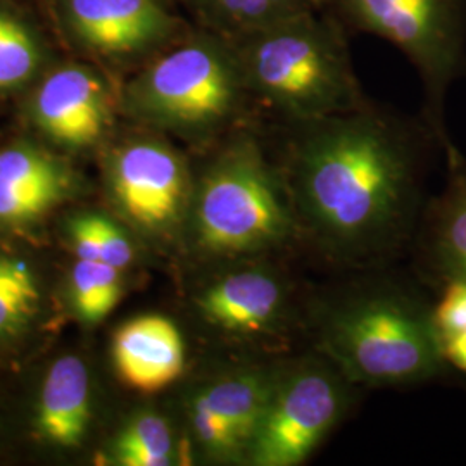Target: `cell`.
<instances>
[{
  "label": "cell",
  "instance_id": "obj_11",
  "mask_svg": "<svg viewBox=\"0 0 466 466\" xmlns=\"http://www.w3.org/2000/svg\"><path fill=\"white\" fill-rule=\"evenodd\" d=\"M59 15L78 47L116 61L152 59L187 35L167 0H59Z\"/></svg>",
  "mask_w": 466,
  "mask_h": 466
},
{
  "label": "cell",
  "instance_id": "obj_17",
  "mask_svg": "<svg viewBox=\"0 0 466 466\" xmlns=\"http://www.w3.org/2000/svg\"><path fill=\"white\" fill-rule=\"evenodd\" d=\"M199 16L204 30L238 38L283 17L313 9L315 0H184Z\"/></svg>",
  "mask_w": 466,
  "mask_h": 466
},
{
  "label": "cell",
  "instance_id": "obj_3",
  "mask_svg": "<svg viewBox=\"0 0 466 466\" xmlns=\"http://www.w3.org/2000/svg\"><path fill=\"white\" fill-rule=\"evenodd\" d=\"M185 228L194 250L218 265L277 258L300 242L282 167L254 121L223 137L194 182Z\"/></svg>",
  "mask_w": 466,
  "mask_h": 466
},
{
  "label": "cell",
  "instance_id": "obj_22",
  "mask_svg": "<svg viewBox=\"0 0 466 466\" xmlns=\"http://www.w3.org/2000/svg\"><path fill=\"white\" fill-rule=\"evenodd\" d=\"M96 225L99 233L100 261L117 269L130 267L135 258L130 237L107 218L96 217Z\"/></svg>",
  "mask_w": 466,
  "mask_h": 466
},
{
  "label": "cell",
  "instance_id": "obj_5",
  "mask_svg": "<svg viewBox=\"0 0 466 466\" xmlns=\"http://www.w3.org/2000/svg\"><path fill=\"white\" fill-rule=\"evenodd\" d=\"M130 116L194 142L227 137L254 121L232 40L202 30L156 54L125 90Z\"/></svg>",
  "mask_w": 466,
  "mask_h": 466
},
{
  "label": "cell",
  "instance_id": "obj_18",
  "mask_svg": "<svg viewBox=\"0 0 466 466\" xmlns=\"http://www.w3.org/2000/svg\"><path fill=\"white\" fill-rule=\"evenodd\" d=\"M115 458L123 466L175 465L180 456L169 420L156 410L138 411L117 435Z\"/></svg>",
  "mask_w": 466,
  "mask_h": 466
},
{
  "label": "cell",
  "instance_id": "obj_8",
  "mask_svg": "<svg viewBox=\"0 0 466 466\" xmlns=\"http://www.w3.org/2000/svg\"><path fill=\"white\" fill-rule=\"evenodd\" d=\"M223 269L196 296L200 319L248 348L269 356L302 330V308L296 285L275 258L221 263Z\"/></svg>",
  "mask_w": 466,
  "mask_h": 466
},
{
  "label": "cell",
  "instance_id": "obj_26",
  "mask_svg": "<svg viewBox=\"0 0 466 466\" xmlns=\"http://www.w3.org/2000/svg\"><path fill=\"white\" fill-rule=\"evenodd\" d=\"M167 2H169V4H173V2H177V0H167ZM184 2V0H182Z\"/></svg>",
  "mask_w": 466,
  "mask_h": 466
},
{
  "label": "cell",
  "instance_id": "obj_13",
  "mask_svg": "<svg viewBox=\"0 0 466 466\" xmlns=\"http://www.w3.org/2000/svg\"><path fill=\"white\" fill-rule=\"evenodd\" d=\"M446 161L448 182L427 200L413 240L418 271L437 290L466 282V157L456 149Z\"/></svg>",
  "mask_w": 466,
  "mask_h": 466
},
{
  "label": "cell",
  "instance_id": "obj_14",
  "mask_svg": "<svg viewBox=\"0 0 466 466\" xmlns=\"http://www.w3.org/2000/svg\"><path fill=\"white\" fill-rule=\"evenodd\" d=\"M113 360L123 382L138 392L154 394L182 377L184 337L169 318H134L115 335Z\"/></svg>",
  "mask_w": 466,
  "mask_h": 466
},
{
  "label": "cell",
  "instance_id": "obj_9",
  "mask_svg": "<svg viewBox=\"0 0 466 466\" xmlns=\"http://www.w3.org/2000/svg\"><path fill=\"white\" fill-rule=\"evenodd\" d=\"M280 356H250L198 385L185 400L188 432L218 465L248 466Z\"/></svg>",
  "mask_w": 466,
  "mask_h": 466
},
{
  "label": "cell",
  "instance_id": "obj_2",
  "mask_svg": "<svg viewBox=\"0 0 466 466\" xmlns=\"http://www.w3.org/2000/svg\"><path fill=\"white\" fill-rule=\"evenodd\" d=\"M302 332L358 389H404L450 373L433 304L394 277L360 273L321 289L302 308Z\"/></svg>",
  "mask_w": 466,
  "mask_h": 466
},
{
  "label": "cell",
  "instance_id": "obj_19",
  "mask_svg": "<svg viewBox=\"0 0 466 466\" xmlns=\"http://www.w3.org/2000/svg\"><path fill=\"white\" fill-rule=\"evenodd\" d=\"M46 61L42 38L23 19L0 7V92L34 80Z\"/></svg>",
  "mask_w": 466,
  "mask_h": 466
},
{
  "label": "cell",
  "instance_id": "obj_25",
  "mask_svg": "<svg viewBox=\"0 0 466 466\" xmlns=\"http://www.w3.org/2000/svg\"><path fill=\"white\" fill-rule=\"evenodd\" d=\"M35 285L34 277L25 263L0 258V292L7 289Z\"/></svg>",
  "mask_w": 466,
  "mask_h": 466
},
{
  "label": "cell",
  "instance_id": "obj_10",
  "mask_svg": "<svg viewBox=\"0 0 466 466\" xmlns=\"http://www.w3.org/2000/svg\"><path fill=\"white\" fill-rule=\"evenodd\" d=\"M119 209L138 230L167 238L184 228L194 182L184 156L156 135L134 137L109 161Z\"/></svg>",
  "mask_w": 466,
  "mask_h": 466
},
{
  "label": "cell",
  "instance_id": "obj_7",
  "mask_svg": "<svg viewBox=\"0 0 466 466\" xmlns=\"http://www.w3.org/2000/svg\"><path fill=\"white\" fill-rule=\"evenodd\" d=\"M356 390L315 350L280 356L248 466L304 465L346 420Z\"/></svg>",
  "mask_w": 466,
  "mask_h": 466
},
{
  "label": "cell",
  "instance_id": "obj_21",
  "mask_svg": "<svg viewBox=\"0 0 466 466\" xmlns=\"http://www.w3.org/2000/svg\"><path fill=\"white\" fill-rule=\"evenodd\" d=\"M433 302V325L450 368L466 375V282L446 283Z\"/></svg>",
  "mask_w": 466,
  "mask_h": 466
},
{
  "label": "cell",
  "instance_id": "obj_20",
  "mask_svg": "<svg viewBox=\"0 0 466 466\" xmlns=\"http://www.w3.org/2000/svg\"><path fill=\"white\" fill-rule=\"evenodd\" d=\"M71 298L78 317L97 323L121 298V269L104 261L78 259L71 275Z\"/></svg>",
  "mask_w": 466,
  "mask_h": 466
},
{
  "label": "cell",
  "instance_id": "obj_16",
  "mask_svg": "<svg viewBox=\"0 0 466 466\" xmlns=\"http://www.w3.org/2000/svg\"><path fill=\"white\" fill-rule=\"evenodd\" d=\"M90 421V387L84 361L76 356L59 358L46 377L40 394L36 425L49 442L73 448L82 442Z\"/></svg>",
  "mask_w": 466,
  "mask_h": 466
},
{
  "label": "cell",
  "instance_id": "obj_23",
  "mask_svg": "<svg viewBox=\"0 0 466 466\" xmlns=\"http://www.w3.org/2000/svg\"><path fill=\"white\" fill-rule=\"evenodd\" d=\"M38 290L35 285L7 289L0 292V335L11 332L32 315Z\"/></svg>",
  "mask_w": 466,
  "mask_h": 466
},
{
  "label": "cell",
  "instance_id": "obj_24",
  "mask_svg": "<svg viewBox=\"0 0 466 466\" xmlns=\"http://www.w3.org/2000/svg\"><path fill=\"white\" fill-rule=\"evenodd\" d=\"M71 240L78 259L100 261L99 233L96 217H80L71 223Z\"/></svg>",
  "mask_w": 466,
  "mask_h": 466
},
{
  "label": "cell",
  "instance_id": "obj_6",
  "mask_svg": "<svg viewBox=\"0 0 466 466\" xmlns=\"http://www.w3.org/2000/svg\"><path fill=\"white\" fill-rule=\"evenodd\" d=\"M348 34L383 38L400 49L423 84V121L448 156L451 85L466 75V0H315Z\"/></svg>",
  "mask_w": 466,
  "mask_h": 466
},
{
  "label": "cell",
  "instance_id": "obj_4",
  "mask_svg": "<svg viewBox=\"0 0 466 466\" xmlns=\"http://www.w3.org/2000/svg\"><path fill=\"white\" fill-rule=\"evenodd\" d=\"M348 36L313 7L233 38L254 111L289 125L367 106Z\"/></svg>",
  "mask_w": 466,
  "mask_h": 466
},
{
  "label": "cell",
  "instance_id": "obj_12",
  "mask_svg": "<svg viewBox=\"0 0 466 466\" xmlns=\"http://www.w3.org/2000/svg\"><path fill=\"white\" fill-rule=\"evenodd\" d=\"M32 116L38 130L56 144L88 147L99 142L111 125V92L90 66L57 67L36 88Z\"/></svg>",
  "mask_w": 466,
  "mask_h": 466
},
{
  "label": "cell",
  "instance_id": "obj_1",
  "mask_svg": "<svg viewBox=\"0 0 466 466\" xmlns=\"http://www.w3.org/2000/svg\"><path fill=\"white\" fill-rule=\"evenodd\" d=\"M275 154L299 240L348 271L380 267L413 246L425 209V171L439 140L373 104L283 125Z\"/></svg>",
  "mask_w": 466,
  "mask_h": 466
},
{
  "label": "cell",
  "instance_id": "obj_15",
  "mask_svg": "<svg viewBox=\"0 0 466 466\" xmlns=\"http://www.w3.org/2000/svg\"><path fill=\"white\" fill-rule=\"evenodd\" d=\"M66 167L32 144L0 150V223L26 225L65 198Z\"/></svg>",
  "mask_w": 466,
  "mask_h": 466
}]
</instances>
